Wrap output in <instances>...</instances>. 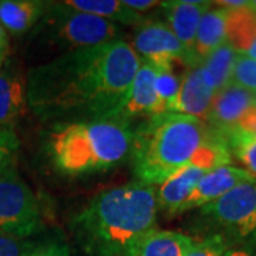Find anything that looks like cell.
<instances>
[{
	"instance_id": "cell-1",
	"label": "cell",
	"mask_w": 256,
	"mask_h": 256,
	"mask_svg": "<svg viewBox=\"0 0 256 256\" xmlns=\"http://www.w3.org/2000/svg\"><path fill=\"white\" fill-rule=\"evenodd\" d=\"M126 40L66 52L28 74V107L52 126L116 118L140 67Z\"/></svg>"
},
{
	"instance_id": "cell-29",
	"label": "cell",
	"mask_w": 256,
	"mask_h": 256,
	"mask_svg": "<svg viewBox=\"0 0 256 256\" xmlns=\"http://www.w3.org/2000/svg\"><path fill=\"white\" fill-rule=\"evenodd\" d=\"M122 3L128 9H131L136 13H140V14H142V12H146V10L161 4V2H154V0H122Z\"/></svg>"
},
{
	"instance_id": "cell-11",
	"label": "cell",
	"mask_w": 256,
	"mask_h": 256,
	"mask_svg": "<svg viewBox=\"0 0 256 256\" xmlns=\"http://www.w3.org/2000/svg\"><path fill=\"white\" fill-rule=\"evenodd\" d=\"M254 92L230 82L216 92L205 122L216 134L238 127L240 120L254 106Z\"/></svg>"
},
{
	"instance_id": "cell-15",
	"label": "cell",
	"mask_w": 256,
	"mask_h": 256,
	"mask_svg": "<svg viewBox=\"0 0 256 256\" xmlns=\"http://www.w3.org/2000/svg\"><path fill=\"white\" fill-rule=\"evenodd\" d=\"M28 108V84L12 64L0 70V127L13 128Z\"/></svg>"
},
{
	"instance_id": "cell-30",
	"label": "cell",
	"mask_w": 256,
	"mask_h": 256,
	"mask_svg": "<svg viewBox=\"0 0 256 256\" xmlns=\"http://www.w3.org/2000/svg\"><path fill=\"white\" fill-rule=\"evenodd\" d=\"M214 4H218L224 9H239L249 6V0H220V2H214Z\"/></svg>"
},
{
	"instance_id": "cell-13",
	"label": "cell",
	"mask_w": 256,
	"mask_h": 256,
	"mask_svg": "<svg viewBox=\"0 0 256 256\" xmlns=\"http://www.w3.org/2000/svg\"><path fill=\"white\" fill-rule=\"evenodd\" d=\"M216 92L208 82L201 64L188 67L181 80V90L174 112L205 121Z\"/></svg>"
},
{
	"instance_id": "cell-16",
	"label": "cell",
	"mask_w": 256,
	"mask_h": 256,
	"mask_svg": "<svg viewBox=\"0 0 256 256\" xmlns=\"http://www.w3.org/2000/svg\"><path fill=\"white\" fill-rule=\"evenodd\" d=\"M48 2L0 0V23L10 34H23L46 14Z\"/></svg>"
},
{
	"instance_id": "cell-9",
	"label": "cell",
	"mask_w": 256,
	"mask_h": 256,
	"mask_svg": "<svg viewBox=\"0 0 256 256\" xmlns=\"http://www.w3.org/2000/svg\"><path fill=\"white\" fill-rule=\"evenodd\" d=\"M214 3L212 2H202V0H171V2H161V8L164 10L166 24L174 32L178 40L185 47L190 63L188 67L195 66L194 57V44L198 32V26L202 16L210 9Z\"/></svg>"
},
{
	"instance_id": "cell-18",
	"label": "cell",
	"mask_w": 256,
	"mask_h": 256,
	"mask_svg": "<svg viewBox=\"0 0 256 256\" xmlns=\"http://www.w3.org/2000/svg\"><path fill=\"white\" fill-rule=\"evenodd\" d=\"M64 3L77 12L97 16L117 24L138 28L146 22L142 14L128 9L122 0H68Z\"/></svg>"
},
{
	"instance_id": "cell-4",
	"label": "cell",
	"mask_w": 256,
	"mask_h": 256,
	"mask_svg": "<svg viewBox=\"0 0 256 256\" xmlns=\"http://www.w3.org/2000/svg\"><path fill=\"white\" fill-rule=\"evenodd\" d=\"M46 154L57 174L84 176L108 171L130 160L136 124L97 120L52 126Z\"/></svg>"
},
{
	"instance_id": "cell-20",
	"label": "cell",
	"mask_w": 256,
	"mask_h": 256,
	"mask_svg": "<svg viewBox=\"0 0 256 256\" xmlns=\"http://www.w3.org/2000/svg\"><path fill=\"white\" fill-rule=\"evenodd\" d=\"M238 54V52L226 42L200 63L215 92H220L232 82V74Z\"/></svg>"
},
{
	"instance_id": "cell-26",
	"label": "cell",
	"mask_w": 256,
	"mask_h": 256,
	"mask_svg": "<svg viewBox=\"0 0 256 256\" xmlns=\"http://www.w3.org/2000/svg\"><path fill=\"white\" fill-rule=\"evenodd\" d=\"M228 248L229 244L226 239L220 235L212 234L200 242H195V245L186 254V256H222Z\"/></svg>"
},
{
	"instance_id": "cell-37",
	"label": "cell",
	"mask_w": 256,
	"mask_h": 256,
	"mask_svg": "<svg viewBox=\"0 0 256 256\" xmlns=\"http://www.w3.org/2000/svg\"><path fill=\"white\" fill-rule=\"evenodd\" d=\"M252 136H254V137H256V130H255V132H254V134H252Z\"/></svg>"
},
{
	"instance_id": "cell-34",
	"label": "cell",
	"mask_w": 256,
	"mask_h": 256,
	"mask_svg": "<svg viewBox=\"0 0 256 256\" xmlns=\"http://www.w3.org/2000/svg\"><path fill=\"white\" fill-rule=\"evenodd\" d=\"M249 8L256 12V0H249Z\"/></svg>"
},
{
	"instance_id": "cell-17",
	"label": "cell",
	"mask_w": 256,
	"mask_h": 256,
	"mask_svg": "<svg viewBox=\"0 0 256 256\" xmlns=\"http://www.w3.org/2000/svg\"><path fill=\"white\" fill-rule=\"evenodd\" d=\"M226 18H228V10L224 8H212L206 10L202 16L195 44H194V57L195 63L200 64L214 50H216L224 43H226Z\"/></svg>"
},
{
	"instance_id": "cell-14",
	"label": "cell",
	"mask_w": 256,
	"mask_h": 256,
	"mask_svg": "<svg viewBox=\"0 0 256 256\" xmlns=\"http://www.w3.org/2000/svg\"><path fill=\"white\" fill-rule=\"evenodd\" d=\"M210 170L200 164L186 165L176 174L170 176L156 190V204L158 210L168 215H178L182 212L184 205L191 198L192 192L204 175Z\"/></svg>"
},
{
	"instance_id": "cell-3",
	"label": "cell",
	"mask_w": 256,
	"mask_h": 256,
	"mask_svg": "<svg viewBox=\"0 0 256 256\" xmlns=\"http://www.w3.org/2000/svg\"><path fill=\"white\" fill-rule=\"evenodd\" d=\"M156 190L128 182L100 192L70 220L74 238L92 256H137L156 230Z\"/></svg>"
},
{
	"instance_id": "cell-28",
	"label": "cell",
	"mask_w": 256,
	"mask_h": 256,
	"mask_svg": "<svg viewBox=\"0 0 256 256\" xmlns=\"http://www.w3.org/2000/svg\"><path fill=\"white\" fill-rule=\"evenodd\" d=\"M30 256H70V249L62 239L48 238L36 244Z\"/></svg>"
},
{
	"instance_id": "cell-2",
	"label": "cell",
	"mask_w": 256,
	"mask_h": 256,
	"mask_svg": "<svg viewBox=\"0 0 256 256\" xmlns=\"http://www.w3.org/2000/svg\"><path fill=\"white\" fill-rule=\"evenodd\" d=\"M230 158L224 140L205 121L164 112L136 126L128 161L138 182L154 186L192 162L212 170L230 164Z\"/></svg>"
},
{
	"instance_id": "cell-6",
	"label": "cell",
	"mask_w": 256,
	"mask_h": 256,
	"mask_svg": "<svg viewBox=\"0 0 256 256\" xmlns=\"http://www.w3.org/2000/svg\"><path fill=\"white\" fill-rule=\"evenodd\" d=\"M42 28L48 42L67 52L120 42L126 36L117 23L77 12L64 2L48 3Z\"/></svg>"
},
{
	"instance_id": "cell-33",
	"label": "cell",
	"mask_w": 256,
	"mask_h": 256,
	"mask_svg": "<svg viewBox=\"0 0 256 256\" xmlns=\"http://www.w3.org/2000/svg\"><path fill=\"white\" fill-rule=\"evenodd\" d=\"M244 56H246V57H249V58H254V60H256V37L252 40V43L249 44V47H248L246 50H245Z\"/></svg>"
},
{
	"instance_id": "cell-24",
	"label": "cell",
	"mask_w": 256,
	"mask_h": 256,
	"mask_svg": "<svg viewBox=\"0 0 256 256\" xmlns=\"http://www.w3.org/2000/svg\"><path fill=\"white\" fill-rule=\"evenodd\" d=\"M20 141L13 128L0 127V175L14 166Z\"/></svg>"
},
{
	"instance_id": "cell-23",
	"label": "cell",
	"mask_w": 256,
	"mask_h": 256,
	"mask_svg": "<svg viewBox=\"0 0 256 256\" xmlns=\"http://www.w3.org/2000/svg\"><path fill=\"white\" fill-rule=\"evenodd\" d=\"M156 90L160 104V112H174L180 90H181V80L182 77L176 76L174 72V66L168 67H156Z\"/></svg>"
},
{
	"instance_id": "cell-21",
	"label": "cell",
	"mask_w": 256,
	"mask_h": 256,
	"mask_svg": "<svg viewBox=\"0 0 256 256\" xmlns=\"http://www.w3.org/2000/svg\"><path fill=\"white\" fill-rule=\"evenodd\" d=\"M226 10V42L239 54H244L249 44L252 43V40L256 37V12H254L249 6Z\"/></svg>"
},
{
	"instance_id": "cell-36",
	"label": "cell",
	"mask_w": 256,
	"mask_h": 256,
	"mask_svg": "<svg viewBox=\"0 0 256 256\" xmlns=\"http://www.w3.org/2000/svg\"><path fill=\"white\" fill-rule=\"evenodd\" d=\"M254 108L256 110V92H255V96H254Z\"/></svg>"
},
{
	"instance_id": "cell-32",
	"label": "cell",
	"mask_w": 256,
	"mask_h": 256,
	"mask_svg": "<svg viewBox=\"0 0 256 256\" xmlns=\"http://www.w3.org/2000/svg\"><path fill=\"white\" fill-rule=\"evenodd\" d=\"M222 256H254V254L244 248H230L229 246Z\"/></svg>"
},
{
	"instance_id": "cell-5",
	"label": "cell",
	"mask_w": 256,
	"mask_h": 256,
	"mask_svg": "<svg viewBox=\"0 0 256 256\" xmlns=\"http://www.w3.org/2000/svg\"><path fill=\"white\" fill-rule=\"evenodd\" d=\"M200 216L229 245L256 248V178L239 184L216 201L200 208Z\"/></svg>"
},
{
	"instance_id": "cell-7",
	"label": "cell",
	"mask_w": 256,
	"mask_h": 256,
	"mask_svg": "<svg viewBox=\"0 0 256 256\" xmlns=\"http://www.w3.org/2000/svg\"><path fill=\"white\" fill-rule=\"evenodd\" d=\"M40 228L36 195L13 166L0 175V235L28 239Z\"/></svg>"
},
{
	"instance_id": "cell-25",
	"label": "cell",
	"mask_w": 256,
	"mask_h": 256,
	"mask_svg": "<svg viewBox=\"0 0 256 256\" xmlns=\"http://www.w3.org/2000/svg\"><path fill=\"white\" fill-rule=\"evenodd\" d=\"M232 82L248 92H256V60L246 56L238 54L234 67Z\"/></svg>"
},
{
	"instance_id": "cell-19",
	"label": "cell",
	"mask_w": 256,
	"mask_h": 256,
	"mask_svg": "<svg viewBox=\"0 0 256 256\" xmlns=\"http://www.w3.org/2000/svg\"><path fill=\"white\" fill-rule=\"evenodd\" d=\"M195 245V239L175 230L156 229L142 242L137 256H186Z\"/></svg>"
},
{
	"instance_id": "cell-12",
	"label": "cell",
	"mask_w": 256,
	"mask_h": 256,
	"mask_svg": "<svg viewBox=\"0 0 256 256\" xmlns=\"http://www.w3.org/2000/svg\"><path fill=\"white\" fill-rule=\"evenodd\" d=\"M254 178L255 176H252L246 170L240 166H234L230 164L215 166L200 180L191 198L184 205L182 212L202 208L210 202L216 201L222 195L238 186L239 184L250 181Z\"/></svg>"
},
{
	"instance_id": "cell-22",
	"label": "cell",
	"mask_w": 256,
	"mask_h": 256,
	"mask_svg": "<svg viewBox=\"0 0 256 256\" xmlns=\"http://www.w3.org/2000/svg\"><path fill=\"white\" fill-rule=\"evenodd\" d=\"M226 144L230 156H234L244 170L256 178V137L235 127L220 134Z\"/></svg>"
},
{
	"instance_id": "cell-35",
	"label": "cell",
	"mask_w": 256,
	"mask_h": 256,
	"mask_svg": "<svg viewBox=\"0 0 256 256\" xmlns=\"http://www.w3.org/2000/svg\"><path fill=\"white\" fill-rule=\"evenodd\" d=\"M3 64H4V57H0V70L3 67Z\"/></svg>"
},
{
	"instance_id": "cell-31",
	"label": "cell",
	"mask_w": 256,
	"mask_h": 256,
	"mask_svg": "<svg viewBox=\"0 0 256 256\" xmlns=\"http://www.w3.org/2000/svg\"><path fill=\"white\" fill-rule=\"evenodd\" d=\"M9 33L4 30V28L0 23V57H4L6 58V54L9 52Z\"/></svg>"
},
{
	"instance_id": "cell-27",
	"label": "cell",
	"mask_w": 256,
	"mask_h": 256,
	"mask_svg": "<svg viewBox=\"0 0 256 256\" xmlns=\"http://www.w3.org/2000/svg\"><path fill=\"white\" fill-rule=\"evenodd\" d=\"M37 242L0 235V256H30Z\"/></svg>"
},
{
	"instance_id": "cell-10",
	"label": "cell",
	"mask_w": 256,
	"mask_h": 256,
	"mask_svg": "<svg viewBox=\"0 0 256 256\" xmlns=\"http://www.w3.org/2000/svg\"><path fill=\"white\" fill-rule=\"evenodd\" d=\"M156 67L141 60L134 82L128 92L127 101L117 114V120L134 121L137 118H150L160 116V104L156 90Z\"/></svg>"
},
{
	"instance_id": "cell-8",
	"label": "cell",
	"mask_w": 256,
	"mask_h": 256,
	"mask_svg": "<svg viewBox=\"0 0 256 256\" xmlns=\"http://www.w3.org/2000/svg\"><path fill=\"white\" fill-rule=\"evenodd\" d=\"M131 47L140 60L154 67L174 66V62H182L186 66L190 63L185 47L165 22L146 20L137 28Z\"/></svg>"
}]
</instances>
